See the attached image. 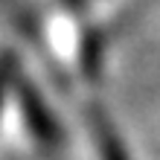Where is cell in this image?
I'll return each instance as SVG.
<instances>
[{
    "label": "cell",
    "instance_id": "obj_1",
    "mask_svg": "<svg viewBox=\"0 0 160 160\" xmlns=\"http://www.w3.org/2000/svg\"><path fill=\"white\" fill-rule=\"evenodd\" d=\"M96 143H99V152H102L105 160H128L122 143L117 140L114 128H111L105 119H96Z\"/></svg>",
    "mask_w": 160,
    "mask_h": 160
}]
</instances>
